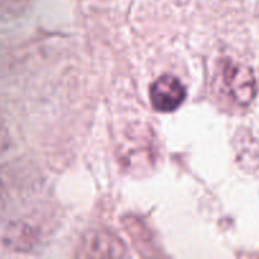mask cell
Wrapping results in <instances>:
<instances>
[{"instance_id": "1", "label": "cell", "mask_w": 259, "mask_h": 259, "mask_svg": "<svg viewBox=\"0 0 259 259\" xmlns=\"http://www.w3.org/2000/svg\"><path fill=\"white\" fill-rule=\"evenodd\" d=\"M116 152L121 166L132 174L153 168L158 151L151 126L141 123L129 125L119 137Z\"/></svg>"}, {"instance_id": "2", "label": "cell", "mask_w": 259, "mask_h": 259, "mask_svg": "<svg viewBox=\"0 0 259 259\" xmlns=\"http://www.w3.org/2000/svg\"><path fill=\"white\" fill-rule=\"evenodd\" d=\"M222 81L227 93L238 105L247 106L252 103L255 95V78L249 67L234 61H224Z\"/></svg>"}, {"instance_id": "3", "label": "cell", "mask_w": 259, "mask_h": 259, "mask_svg": "<svg viewBox=\"0 0 259 259\" xmlns=\"http://www.w3.org/2000/svg\"><path fill=\"white\" fill-rule=\"evenodd\" d=\"M80 258H126L125 243L110 230L96 229L86 233L77 248Z\"/></svg>"}, {"instance_id": "4", "label": "cell", "mask_w": 259, "mask_h": 259, "mask_svg": "<svg viewBox=\"0 0 259 259\" xmlns=\"http://www.w3.org/2000/svg\"><path fill=\"white\" fill-rule=\"evenodd\" d=\"M186 94V88L180 78L172 75H163L152 83L149 100L154 110L171 113L182 105Z\"/></svg>"}, {"instance_id": "5", "label": "cell", "mask_w": 259, "mask_h": 259, "mask_svg": "<svg viewBox=\"0 0 259 259\" xmlns=\"http://www.w3.org/2000/svg\"><path fill=\"white\" fill-rule=\"evenodd\" d=\"M9 143H10L9 132H8L4 121L0 119V154H3L5 151H7L8 147H9Z\"/></svg>"}]
</instances>
